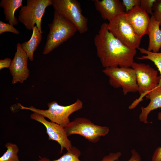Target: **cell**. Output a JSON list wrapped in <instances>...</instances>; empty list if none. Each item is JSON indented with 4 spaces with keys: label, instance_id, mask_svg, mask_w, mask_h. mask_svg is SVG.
<instances>
[{
    "label": "cell",
    "instance_id": "1",
    "mask_svg": "<svg viewBox=\"0 0 161 161\" xmlns=\"http://www.w3.org/2000/svg\"><path fill=\"white\" fill-rule=\"evenodd\" d=\"M108 23L102 24L94 38L97 54L105 67H131L136 49L124 45L109 31Z\"/></svg>",
    "mask_w": 161,
    "mask_h": 161
},
{
    "label": "cell",
    "instance_id": "2",
    "mask_svg": "<svg viewBox=\"0 0 161 161\" xmlns=\"http://www.w3.org/2000/svg\"><path fill=\"white\" fill-rule=\"evenodd\" d=\"M49 30L43 52L50 53L73 36L78 31L71 23L55 11L52 22L48 24Z\"/></svg>",
    "mask_w": 161,
    "mask_h": 161
},
{
    "label": "cell",
    "instance_id": "3",
    "mask_svg": "<svg viewBox=\"0 0 161 161\" xmlns=\"http://www.w3.org/2000/svg\"><path fill=\"white\" fill-rule=\"evenodd\" d=\"M20 108L27 109L43 115L50 121L65 128L70 123L69 116L83 107V102L78 99L74 103L66 106L60 105L56 101L48 103V109L47 110L37 109L33 106L25 107L18 104Z\"/></svg>",
    "mask_w": 161,
    "mask_h": 161
},
{
    "label": "cell",
    "instance_id": "4",
    "mask_svg": "<svg viewBox=\"0 0 161 161\" xmlns=\"http://www.w3.org/2000/svg\"><path fill=\"white\" fill-rule=\"evenodd\" d=\"M131 67L135 73L138 92L140 96L129 106V109L135 108L148 92L157 87L160 80L157 71L148 64L134 62Z\"/></svg>",
    "mask_w": 161,
    "mask_h": 161
},
{
    "label": "cell",
    "instance_id": "5",
    "mask_svg": "<svg viewBox=\"0 0 161 161\" xmlns=\"http://www.w3.org/2000/svg\"><path fill=\"white\" fill-rule=\"evenodd\" d=\"M55 11L73 24L80 34L88 30V19L82 14L80 2L76 0H52Z\"/></svg>",
    "mask_w": 161,
    "mask_h": 161
},
{
    "label": "cell",
    "instance_id": "6",
    "mask_svg": "<svg viewBox=\"0 0 161 161\" xmlns=\"http://www.w3.org/2000/svg\"><path fill=\"white\" fill-rule=\"evenodd\" d=\"M65 129L68 137L79 135L93 143H97L101 137L105 136L109 131V127L95 124L84 117L76 118L70 121Z\"/></svg>",
    "mask_w": 161,
    "mask_h": 161
},
{
    "label": "cell",
    "instance_id": "7",
    "mask_svg": "<svg viewBox=\"0 0 161 161\" xmlns=\"http://www.w3.org/2000/svg\"><path fill=\"white\" fill-rule=\"evenodd\" d=\"M102 71L108 77L110 84L114 88H121L124 95L138 92L135 73L131 67H107Z\"/></svg>",
    "mask_w": 161,
    "mask_h": 161
},
{
    "label": "cell",
    "instance_id": "8",
    "mask_svg": "<svg viewBox=\"0 0 161 161\" xmlns=\"http://www.w3.org/2000/svg\"><path fill=\"white\" fill-rule=\"evenodd\" d=\"M27 5L21 7L18 21L29 30H32L35 24L41 34L42 19L47 7L52 5V0H27Z\"/></svg>",
    "mask_w": 161,
    "mask_h": 161
},
{
    "label": "cell",
    "instance_id": "9",
    "mask_svg": "<svg viewBox=\"0 0 161 161\" xmlns=\"http://www.w3.org/2000/svg\"><path fill=\"white\" fill-rule=\"evenodd\" d=\"M125 13L117 16L109 21L108 29L124 45L130 49H136L139 47L141 38L136 34L126 20Z\"/></svg>",
    "mask_w": 161,
    "mask_h": 161
},
{
    "label": "cell",
    "instance_id": "10",
    "mask_svg": "<svg viewBox=\"0 0 161 161\" xmlns=\"http://www.w3.org/2000/svg\"><path fill=\"white\" fill-rule=\"evenodd\" d=\"M30 118L45 126L49 140L55 141L58 143L60 146L61 153L64 148L67 151L71 149L73 146L71 140L68 138L65 128L56 123L47 121L43 115L35 112L30 115Z\"/></svg>",
    "mask_w": 161,
    "mask_h": 161
},
{
    "label": "cell",
    "instance_id": "11",
    "mask_svg": "<svg viewBox=\"0 0 161 161\" xmlns=\"http://www.w3.org/2000/svg\"><path fill=\"white\" fill-rule=\"evenodd\" d=\"M28 59V57L22 48L21 44L18 43L16 45V51L9 68L13 77V84L18 82L23 83L29 76L30 71L27 66Z\"/></svg>",
    "mask_w": 161,
    "mask_h": 161
},
{
    "label": "cell",
    "instance_id": "12",
    "mask_svg": "<svg viewBox=\"0 0 161 161\" xmlns=\"http://www.w3.org/2000/svg\"><path fill=\"white\" fill-rule=\"evenodd\" d=\"M126 18L136 34L141 38L147 34L151 18L139 6H136L126 13Z\"/></svg>",
    "mask_w": 161,
    "mask_h": 161
},
{
    "label": "cell",
    "instance_id": "13",
    "mask_svg": "<svg viewBox=\"0 0 161 161\" xmlns=\"http://www.w3.org/2000/svg\"><path fill=\"white\" fill-rule=\"evenodd\" d=\"M96 10L104 20L109 21L117 16L125 13V9L122 1L119 0H95Z\"/></svg>",
    "mask_w": 161,
    "mask_h": 161
},
{
    "label": "cell",
    "instance_id": "14",
    "mask_svg": "<svg viewBox=\"0 0 161 161\" xmlns=\"http://www.w3.org/2000/svg\"><path fill=\"white\" fill-rule=\"evenodd\" d=\"M145 96L150 101L147 106L141 107V112L139 119L141 122L147 124L150 123L147 120L149 113L152 111L161 107V87L158 86L148 92Z\"/></svg>",
    "mask_w": 161,
    "mask_h": 161
},
{
    "label": "cell",
    "instance_id": "15",
    "mask_svg": "<svg viewBox=\"0 0 161 161\" xmlns=\"http://www.w3.org/2000/svg\"><path fill=\"white\" fill-rule=\"evenodd\" d=\"M159 22L152 15L147 32L149 37V44L147 50L154 53L159 52L161 48V30Z\"/></svg>",
    "mask_w": 161,
    "mask_h": 161
},
{
    "label": "cell",
    "instance_id": "16",
    "mask_svg": "<svg viewBox=\"0 0 161 161\" xmlns=\"http://www.w3.org/2000/svg\"><path fill=\"white\" fill-rule=\"evenodd\" d=\"M23 1L22 0H1L0 2V6L4 9L6 20L12 26L18 24L15 13L17 9L23 6Z\"/></svg>",
    "mask_w": 161,
    "mask_h": 161
},
{
    "label": "cell",
    "instance_id": "17",
    "mask_svg": "<svg viewBox=\"0 0 161 161\" xmlns=\"http://www.w3.org/2000/svg\"><path fill=\"white\" fill-rule=\"evenodd\" d=\"M32 30V33L30 39L21 44L22 48L31 61H33L34 52L41 43L42 38V34L36 25L33 27Z\"/></svg>",
    "mask_w": 161,
    "mask_h": 161
},
{
    "label": "cell",
    "instance_id": "18",
    "mask_svg": "<svg viewBox=\"0 0 161 161\" xmlns=\"http://www.w3.org/2000/svg\"><path fill=\"white\" fill-rule=\"evenodd\" d=\"M137 49L141 53L145 54L137 58L138 59L149 60L153 62L158 68L160 73V80L158 86L161 87V51L154 53L144 48L139 47Z\"/></svg>",
    "mask_w": 161,
    "mask_h": 161
},
{
    "label": "cell",
    "instance_id": "19",
    "mask_svg": "<svg viewBox=\"0 0 161 161\" xmlns=\"http://www.w3.org/2000/svg\"><path fill=\"white\" fill-rule=\"evenodd\" d=\"M81 154L78 148L72 146L70 151H67L58 159L51 160L45 157H40L38 160L34 161H82L79 159Z\"/></svg>",
    "mask_w": 161,
    "mask_h": 161
},
{
    "label": "cell",
    "instance_id": "20",
    "mask_svg": "<svg viewBox=\"0 0 161 161\" xmlns=\"http://www.w3.org/2000/svg\"><path fill=\"white\" fill-rule=\"evenodd\" d=\"M5 147L6 151L0 157V161H19L18 154L19 151L18 146L10 142L6 143Z\"/></svg>",
    "mask_w": 161,
    "mask_h": 161
},
{
    "label": "cell",
    "instance_id": "21",
    "mask_svg": "<svg viewBox=\"0 0 161 161\" xmlns=\"http://www.w3.org/2000/svg\"><path fill=\"white\" fill-rule=\"evenodd\" d=\"M156 0H141L140 7L148 14H153V7Z\"/></svg>",
    "mask_w": 161,
    "mask_h": 161
},
{
    "label": "cell",
    "instance_id": "22",
    "mask_svg": "<svg viewBox=\"0 0 161 161\" xmlns=\"http://www.w3.org/2000/svg\"><path fill=\"white\" fill-rule=\"evenodd\" d=\"M153 15L155 19L159 22L161 26V0H156L154 3L153 7Z\"/></svg>",
    "mask_w": 161,
    "mask_h": 161
},
{
    "label": "cell",
    "instance_id": "23",
    "mask_svg": "<svg viewBox=\"0 0 161 161\" xmlns=\"http://www.w3.org/2000/svg\"><path fill=\"white\" fill-rule=\"evenodd\" d=\"M6 32H12L16 34H19V31L16 29L13 26L9 23H6L0 21V34Z\"/></svg>",
    "mask_w": 161,
    "mask_h": 161
},
{
    "label": "cell",
    "instance_id": "24",
    "mask_svg": "<svg viewBox=\"0 0 161 161\" xmlns=\"http://www.w3.org/2000/svg\"><path fill=\"white\" fill-rule=\"evenodd\" d=\"M141 0H123L122 4L125 9L126 13L134 7L140 5Z\"/></svg>",
    "mask_w": 161,
    "mask_h": 161
},
{
    "label": "cell",
    "instance_id": "25",
    "mask_svg": "<svg viewBox=\"0 0 161 161\" xmlns=\"http://www.w3.org/2000/svg\"><path fill=\"white\" fill-rule=\"evenodd\" d=\"M121 155L122 153L120 152H111L108 155L103 157L99 161H115L119 160Z\"/></svg>",
    "mask_w": 161,
    "mask_h": 161
},
{
    "label": "cell",
    "instance_id": "26",
    "mask_svg": "<svg viewBox=\"0 0 161 161\" xmlns=\"http://www.w3.org/2000/svg\"><path fill=\"white\" fill-rule=\"evenodd\" d=\"M158 120H161V112L157 115ZM151 161H161V146L158 147L155 150L152 156Z\"/></svg>",
    "mask_w": 161,
    "mask_h": 161
},
{
    "label": "cell",
    "instance_id": "27",
    "mask_svg": "<svg viewBox=\"0 0 161 161\" xmlns=\"http://www.w3.org/2000/svg\"><path fill=\"white\" fill-rule=\"evenodd\" d=\"M131 157L127 161H141V158L140 155L136 150L133 149L131 151ZM115 161H120L119 160Z\"/></svg>",
    "mask_w": 161,
    "mask_h": 161
},
{
    "label": "cell",
    "instance_id": "28",
    "mask_svg": "<svg viewBox=\"0 0 161 161\" xmlns=\"http://www.w3.org/2000/svg\"><path fill=\"white\" fill-rule=\"evenodd\" d=\"M12 62L11 59L6 58L3 60H0V69L4 68H9Z\"/></svg>",
    "mask_w": 161,
    "mask_h": 161
},
{
    "label": "cell",
    "instance_id": "29",
    "mask_svg": "<svg viewBox=\"0 0 161 161\" xmlns=\"http://www.w3.org/2000/svg\"><path fill=\"white\" fill-rule=\"evenodd\" d=\"M160 29L161 30V27L160 28Z\"/></svg>",
    "mask_w": 161,
    "mask_h": 161
}]
</instances>
